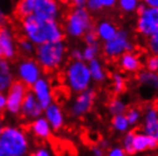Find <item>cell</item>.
<instances>
[{
  "label": "cell",
  "instance_id": "obj_14",
  "mask_svg": "<svg viewBox=\"0 0 158 156\" xmlns=\"http://www.w3.org/2000/svg\"><path fill=\"white\" fill-rule=\"evenodd\" d=\"M62 8L60 6L59 0H36L33 15L41 20L59 21L61 17Z\"/></svg>",
  "mask_w": 158,
  "mask_h": 156
},
{
  "label": "cell",
  "instance_id": "obj_44",
  "mask_svg": "<svg viewBox=\"0 0 158 156\" xmlns=\"http://www.w3.org/2000/svg\"><path fill=\"white\" fill-rule=\"evenodd\" d=\"M141 4L148 7H158V0H141Z\"/></svg>",
  "mask_w": 158,
  "mask_h": 156
},
{
  "label": "cell",
  "instance_id": "obj_43",
  "mask_svg": "<svg viewBox=\"0 0 158 156\" xmlns=\"http://www.w3.org/2000/svg\"><path fill=\"white\" fill-rule=\"evenodd\" d=\"M68 2L73 6V7H85L86 6V0H67Z\"/></svg>",
  "mask_w": 158,
  "mask_h": 156
},
{
  "label": "cell",
  "instance_id": "obj_48",
  "mask_svg": "<svg viewBox=\"0 0 158 156\" xmlns=\"http://www.w3.org/2000/svg\"><path fill=\"white\" fill-rule=\"evenodd\" d=\"M4 56L1 55V53H0V65H1V63H2V60H4Z\"/></svg>",
  "mask_w": 158,
  "mask_h": 156
},
{
  "label": "cell",
  "instance_id": "obj_2",
  "mask_svg": "<svg viewBox=\"0 0 158 156\" xmlns=\"http://www.w3.org/2000/svg\"><path fill=\"white\" fill-rule=\"evenodd\" d=\"M30 148V138L23 128L5 125L0 131V156H25Z\"/></svg>",
  "mask_w": 158,
  "mask_h": 156
},
{
  "label": "cell",
  "instance_id": "obj_10",
  "mask_svg": "<svg viewBox=\"0 0 158 156\" xmlns=\"http://www.w3.org/2000/svg\"><path fill=\"white\" fill-rule=\"evenodd\" d=\"M29 91V87H27L21 81H14L9 89L6 91V112L13 116L19 115L21 112V106L24 100V97Z\"/></svg>",
  "mask_w": 158,
  "mask_h": 156
},
{
  "label": "cell",
  "instance_id": "obj_3",
  "mask_svg": "<svg viewBox=\"0 0 158 156\" xmlns=\"http://www.w3.org/2000/svg\"><path fill=\"white\" fill-rule=\"evenodd\" d=\"M68 56V47L63 40L49 41L36 46L35 58L43 71L55 72L65 65Z\"/></svg>",
  "mask_w": 158,
  "mask_h": 156
},
{
  "label": "cell",
  "instance_id": "obj_7",
  "mask_svg": "<svg viewBox=\"0 0 158 156\" xmlns=\"http://www.w3.org/2000/svg\"><path fill=\"white\" fill-rule=\"evenodd\" d=\"M158 30V7H148L141 4L136 12L135 31L144 39Z\"/></svg>",
  "mask_w": 158,
  "mask_h": 156
},
{
  "label": "cell",
  "instance_id": "obj_38",
  "mask_svg": "<svg viewBox=\"0 0 158 156\" xmlns=\"http://www.w3.org/2000/svg\"><path fill=\"white\" fill-rule=\"evenodd\" d=\"M108 150V155L109 156H125L126 153L124 150L122 146H112V147H109L107 149Z\"/></svg>",
  "mask_w": 158,
  "mask_h": 156
},
{
  "label": "cell",
  "instance_id": "obj_25",
  "mask_svg": "<svg viewBox=\"0 0 158 156\" xmlns=\"http://www.w3.org/2000/svg\"><path fill=\"white\" fill-rule=\"evenodd\" d=\"M110 124L115 132L123 133V135L127 131H130V129L132 128L125 114H118V115L111 116Z\"/></svg>",
  "mask_w": 158,
  "mask_h": 156
},
{
  "label": "cell",
  "instance_id": "obj_22",
  "mask_svg": "<svg viewBox=\"0 0 158 156\" xmlns=\"http://www.w3.org/2000/svg\"><path fill=\"white\" fill-rule=\"evenodd\" d=\"M14 81H15V79L13 74L10 60L4 59L0 65V91L6 92Z\"/></svg>",
  "mask_w": 158,
  "mask_h": 156
},
{
  "label": "cell",
  "instance_id": "obj_37",
  "mask_svg": "<svg viewBox=\"0 0 158 156\" xmlns=\"http://www.w3.org/2000/svg\"><path fill=\"white\" fill-rule=\"evenodd\" d=\"M52 154L53 153H52L51 148H48L47 146H38L32 153L33 156H51Z\"/></svg>",
  "mask_w": 158,
  "mask_h": 156
},
{
  "label": "cell",
  "instance_id": "obj_18",
  "mask_svg": "<svg viewBox=\"0 0 158 156\" xmlns=\"http://www.w3.org/2000/svg\"><path fill=\"white\" fill-rule=\"evenodd\" d=\"M43 115L46 117L48 123L51 124L53 131H60L65 123V114L62 107L57 103H52L47 107L44 108Z\"/></svg>",
  "mask_w": 158,
  "mask_h": 156
},
{
  "label": "cell",
  "instance_id": "obj_6",
  "mask_svg": "<svg viewBox=\"0 0 158 156\" xmlns=\"http://www.w3.org/2000/svg\"><path fill=\"white\" fill-rule=\"evenodd\" d=\"M136 45L126 29H119L117 34L109 41L103 42L101 48L103 56L108 59H117L126 51H135Z\"/></svg>",
  "mask_w": 158,
  "mask_h": 156
},
{
  "label": "cell",
  "instance_id": "obj_5",
  "mask_svg": "<svg viewBox=\"0 0 158 156\" xmlns=\"http://www.w3.org/2000/svg\"><path fill=\"white\" fill-rule=\"evenodd\" d=\"M94 27L92 13L86 7H72L64 18V32L71 39H80Z\"/></svg>",
  "mask_w": 158,
  "mask_h": 156
},
{
  "label": "cell",
  "instance_id": "obj_17",
  "mask_svg": "<svg viewBox=\"0 0 158 156\" xmlns=\"http://www.w3.org/2000/svg\"><path fill=\"white\" fill-rule=\"evenodd\" d=\"M43 113V106L40 105V103L37 100L36 96L32 94L31 90H29L27 95H25V97H24L22 106H21V116L23 117L24 120L30 122L32 120L37 119V117L41 116Z\"/></svg>",
  "mask_w": 158,
  "mask_h": 156
},
{
  "label": "cell",
  "instance_id": "obj_9",
  "mask_svg": "<svg viewBox=\"0 0 158 156\" xmlns=\"http://www.w3.org/2000/svg\"><path fill=\"white\" fill-rule=\"evenodd\" d=\"M75 98L69 105V114L72 117H83L92 111L96 100V91L93 88L75 94Z\"/></svg>",
  "mask_w": 158,
  "mask_h": 156
},
{
  "label": "cell",
  "instance_id": "obj_13",
  "mask_svg": "<svg viewBox=\"0 0 158 156\" xmlns=\"http://www.w3.org/2000/svg\"><path fill=\"white\" fill-rule=\"evenodd\" d=\"M17 41L13 30L6 24L0 26V53L5 59L13 60L17 55Z\"/></svg>",
  "mask_w": 158,
  "mask_h": 156
},
{
  "label": "cell",
  "instance_id": "obj_30",
  "mask_svg": "<svg viewBox=\"0 0 158 156\" xmlns=\"http://www.w3.org/2000/svg\"><path fill=\"white\" fill-rule=\"evenodd\" d=\"M125 115L130 122L131 127H138L142 120V108H140L138 106H131L127 108Z\"/></svg>",
  "mask_w": 158,
  "mask_h": 156
},
{
  "label": "cell",
  "instance_id": "obj_39",
  "mask_svg": "<svg viewBox=\"0 0 158 156\" xmlns=\"http://www.w3.org/2000/svg\"><path fill=\"white\" fill-rule=\"evenodd\" d=\"M147 48L148 51L152 55H157L158 56V42L157 41H152V40L147 39Z\"/></svg>",
  "mask_w": 158,
  "mask_h": 156
},
{
  "label": "cell",
  "instance_id": "obj_21",
  "mask_svg": "<svg viewBox=\"0 0 158 156\" xmlns=\"http://www.w3.org/2000/svg\"><path fill=\"white\" fill-rule=\"evenodd\" d=\"M118 30V26L112 21L109 20L100 21L94 27V31L98 35V38H99L100 42H106V41L111 40L117 34Z\"/></svg>",
  "mask_w": 158,
  "mask_h": 156
},
{
  "label": "cell",
  "instance_id": "obj_32",
  "mask_svg": "<svg viewBox=\"0 0 158 156\" xmlns=\"http://www.w3.org/2000/svg\"><path fill=\"white\" fill-rule=\"evenodd\" d=\"M17 48H19V50L23 55L31 56V55H35L36 45L33 42H31L29 39H27L25 37H23L22 39H20L17 41Z\"/></svg>",
  "mask_w": 158,
  "mask_h": 156
},
{
  "label": "cell",
  "instance_id": "obj_20",
  "mask_svg": "<svg viewBox=\"0 0 158 156\" xmlns=\"http://www.w3.org/2000/svg\"><path fill=\"white\" fill-rule=\"evenodd\" d=\"M29 132L31 133L32 137H35L38 140L46 141L53 135V129H52L51 124L48 123L45 116H39L30 121L29 124Z\"/></svg>",
  "mask_w": 158,
  "mask_h": 156
},
{
  "label": "cell",
  "instance_id": "obj_26",
  "mask_svg": "<svg viewBox=\"0 0 158 156\" xmlns=\"http://www.w3.org/2000/svg\"><path fill=\"white\" fill-rule=\"evenodd\" d=\"M127 108H128L127 103L120 97L111 98L109 103L107 104V111L111 116L118 115V114H125Z\"/></svg>",
  "mask_w": 158,
  "mask_h": 156
},
{
  "label": "cell",
  "instance_id": "obj_12",
  "mask_svg": "<svg viewBox=\"0 0 158 156\" xmlns=\"http://www.w3.org/2000/svg\"><path fill=\"white\" fill-rule=\"evenodd\" d=\"M136 83L144 98L152 97L158 94V72L147 68L139 71L136 73Z\"/></svg>",
  "mask_w": 158,
  "mask_h": 156
},
{
  "label": "cell",
  "instance_id": "obj_45",
  "mask_svg": "<svg viewBox=\"0 0 158 156\" xmlns=\"http://www.w3.org/2000/svg\"><path fill=\"white\" fill-rule=\"evenodd\" d=\"M99 145L101 146V147H102L103 149H104V150H107V149L110 147V142H109L108 140H102Z\"/></svg>",
  "mask_w": 158,
  "mask_h": 156
},
{
  "label": "cell",
  "instance_id": "obj_15",
  "mask_svg": "<svg viewBox=\"0 0 158 156\" xmlns=\"http://www.w3.org/2000/svg\"><path fill=\"white\" fill-rule=\"evenodd\" d=\"M32 94L36 96L37 100L40 103L43 108L47 107L49 104L54 102V92L51 81L47 78H39L31 86Z\"/></svg>",
  "mask_w": 158,
  "mask_h": 156
},
{
  "label": "cell",
  "instance_id": "obj_40",
  "mask_svg": "<svg viewBox=\"0 0 158 156\" xmlns=\"http://www.w3.org/2000/svg\"><path fill=\"white\" fill-rule=\"evenodd\" d=\"M6 105H7V99H6V92L0 91V115L6 112Z\"/></svg>",
  "mask_w": 158,
  "mask_h": 156
},
{
  "label": "cell",
  "instance_id": "obj_23",
  "mask_svg": "<svg viewBox=\"0 0 158 156\" xmlns=\"http://www.w3.org/2000/svg\"><path fill=\"white\" fill-rule=\"evenodd\" d=\"M88 63V67H89V72H91L92 79L93 81L96 83H103L108 79V72L107 68L104 66V64L102 63L101 59L94 58L89 60Z\"/></svg>",
  "mask_w": 158,
  "mask_h": 156
},
{
  "label": "cell",
  "instance_id": "obj_33",
  "mask_svg": "<svg viewBox=\"0 0 158 156\" xmlns=\"http://www.w3.org/2000/svg\"><path fill=\"white\" fill-rule=\"evenodd\" d=\"M133 137H134V131H127L124 133L122 139V147L124 148L126 155H132L134 154L133 150Z\"/></svg>",
  "mask_w": 158,
  "mask_h": 156
},
{
  "label": "cell",
  "instance_id": "obj_46",
  "mask_svg": "<svg viewBox=\"0 0 158 156\" xmlns=\"http://www.w3.org/2000/svg\"><path fill=\"white\" fill-rule=\"evenodd\" d=\"M147 39L152 40V41H157V42H158V30L155 32V33H152V34H151L149 38H147Z\"/></svg>",
  "mask_w": 158,
  "mask_h": 156
},
{
  "label": "cell",
  "instance_id": "obj_41",
  "mask_svg": "<svg viewBox=\"0 0 158 156\" xmlns=\"http://www.w3.org/2000/svg\"><path fill=\"white\" fill-rule=\"evenodd\" d=\"M91 152L94 156H103L106 150H104L100 145H94V146L91 148Z\"/></svg>",
  "mask_w": 158,
  "mask_h": 156
},
{
  "label": "cell",
  "instance_id": "obj_24",
  "mask_svg": "<svg viewBox=\"0 0 158 156\" xmlns=\"http://www.w3.org/2000/svg\"><path fill=\"white\" fill-rule=\"evenodd\" d=\"M117 0H86L85 7L91 13H101L103 10H109L116 7Z\"/></svg>",
  "mask_w": 158,
  "mask_h": 156
},
{
  "label": "cell",
  "instance_id": "obj_27",
  "mask_svg": "<svg viewBox=\"0 0 158 156\" xmlns=\"http://www.w3.org/2000/svg\"><path fill=\"white\" fill-rule=\"evenodd\" d=\"M111 89L116 96H120L126 90V78L122 72H114L111 74Z\"/></svg>",
  "mask_w": 158,
  "mask_h": 156
},
{
  "label": "cell",
  "instance_id": "obj_47",
  "mask_svg": "<svg viewBox=\"0 0 158 156\" xmlns=\"http://www.w3.org/2000/svg\"><path fill=\"white\" fill-rule=\"evenodd\" d=\"M4 120H2V117H1V115H0V131L2 130V128H4Z\"/></svg>",
  "mask_w": 158,
  "mask_h": 156
},
{
  "label": "cell",
  "instance_id": "obj_31",
  "mask_svg": "<svg viewBox=\"0 0 158 156\" xmlns=\"http://www.w3.org/2000/svg\"><path fill=\"white\" fill-rule=\"evenodd\" d=\"M100 53H101L100 43L85 45V47L83 48V59L85 62H89L92 59L98 58Z\"/></svg>",
  "mask_w": 158,
  "mask_h": 156
},
{
  "label": "cell",
  "instance_id": "obj_28",
  "mask_svg": "<svg viewBox=\"0 0 158 156\" xmlns=\"http://www.w3.org/2000/svg\"><path fill=\"white\" fill-rule=\"evenodd\" d=\"M36 0H19L15 6V14L20 18L27 17V16L33 14Z\"/></svg>",
  "mask_w": 158,
  "mask_h": 156
},
{
  "label": "cell",
  "instance_id": "obj_29",
  "mask_svg": "<svg viewBox=\"0 0 158 156\" xmlns=\"http://www.w3.org/2000/svg\"><path fill=\"white\" fill-rule=\"evenodd\" d=\"M141 6V0H117L116 7L124 14L131 15V14H136L139 8Z\"/></svg>",
  "mask_w": 158,
  "mask_h": 156
},
{
  "label": "cell",
  "instance_id": "obj_11",
  "mask_svg": "<svg viewBox=\"0 0 158 156\" xmlns=\"http://www.w3.org/2000/svg\"><path fill=\"white\" fill-rule=\"evenodd\" d=\"M141 131L158 140V105L155 103L147 104L142 109Z\"/></svg>",
  "mask_w": 158,
  "mask_h": 156
},
{
  "label": "cell",
  "instance_id": "obj_19",
  "mask_svg": "<svg viewBox=\"0 0 158 156\" xmlns=\"http://www.w3.org/2000/svg\"><path fill=\"white\" fill-rule=\"evenodd\" d=\"M158 148V140L151 136L139 130L134 131L133 137V150L134 154H142V153L156 150Z\"/></svg>",
  "mask_w": 158,
  "mask_h": 156
},
{
  "label": "cell",
  "instance_id": "obj_42",
  "mask_svg": "<svg viewBox=\"0 0 158 156\" xmlns=\"http://www.w3.org/2000/svg\"><path fill=\"white\" fill-rule=\"evenodd\" d=\"M6 22H7V15H6L4 8L1 6V2H0V26L5 25Z\"/></svg>",
  "mask_w": 158,
  "mask_h": 156
},
{
  "label": "cell",
  "instance_id": "obj_8",
  "mask_svg": "<svg viewBox=\"0 0 158 156\" xmlns=\"http://www.w3.org/2000/svg\"><path fill=\"white\" fill-rule=\"evenodd\" d=\"M15 74L19 81L31 88L32 84L43 76V68L39 65V63L36 60V58L27 57L17 63Z\"/></svg>",
  "mask_w": 158,
  "mask_h": 156
},
{
  "label": "cell",
  "instance_id": "obj_35",
  "mask_svg": "<svg viewBox=\"0 0 158 156\" xmlns=\"http://www.w3.org/2000/svg\"><path fill=\"white\" fill-rule=\"evenodd\" d=\"M83 39H84L85 45H93V43L100 42L99 38H98V35H96V33H95V31H94V27L91 29V30H88V31L83 35Z\"/></svg>",
  "mask_w": 158,
  "mask_h": 156
},
{
  "label": "cell",
  "instance_id": "obj_49",
  "mask_svg": "<svg viewBox=\"0 0 158 156\" xmlns=\"http://www.w3.org/2000/svg\"><path fill=\"white\" fill-rule=\"evenodd\" d=\"M157 105H158V100H157Z\"/></svg>",
  "mask_w": 158,
  "mask_h": 156
},
{
  "label": "cell",
  "instance_id": "obj_16",
  "mask_svg": "<svg viewBox=\"0 0 158 156\" xmlns=\"http://www.w3.org/2000/svg\"><path fill=\"white\" fill-rule=\"evenodd\" d=\"M117 65L123 73L136 74L142 70L143 60L136 51H126L117 58Z\"/></svg>",
  "mask_w": 158,
  "mask_h": 156
},
{
  "label": "cell",
  "instance_id": "obj_34",
  "mask_svg": "<svg viewBox=\"0 0 158 156\" xmlns=\"http://www.w3.org/2000/svg\"><path fill=\"white\" fill-rule=\"evenodd\" d=\"M143 65L146 66L147 70L158 72V56L150 54L148 57H146L144 62H143Z\"/></svg>",
  "mask_w": 158,
  "mask_h": 156
},
{
  "label": "cell",
  "instance_id": "obj_36",
  "mask_svg": "<svg viewBox=\"0 0 158 156\" xmlns=\"http://www.w3.org/2000/svg\"><path fill=\"white\" fill-rule=\"evenodd\" d=\"M69 57L72 60H81L83 59V48L73 47L69 51Z\"/></svg>",
  "mask_w": 158,
  "mask_h": 156
},
{
  "label": "cell",
  "instance_id": "obj_4",
  "mask_svg": "<svg viewBox=\"0 0 158 156\" xmlns=\"http://www.w3.org/2000/svg\"><path fill=\"white\" fill-rule=\"evenodd\" d=\"M64 84L72 94H78L80 91L88 89L92 86V79L88 63L81 60H70L64 65L63 72Z\"/></svg>",
  "mask_w": 158,
  "mask_h": 156
},
{
  "label": "cell",
  "instance_id": "obj_1",
  "mask_svg": "<svg viewBox=\"0 0 158 156\" xmlns=\"http://www.w3.org/2000/svg\"><path fill=\"white\" fill-rule=\"evenodd\" d=\"M21 30L23 37L36 46L44 42L63 40L65 35L63 26L59 21L41 20L33 14L21 18Z\"/></svg>",
  "mask_w": 158,
  "mask_h": 156
}]
</instances>
